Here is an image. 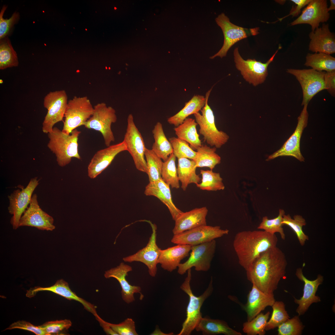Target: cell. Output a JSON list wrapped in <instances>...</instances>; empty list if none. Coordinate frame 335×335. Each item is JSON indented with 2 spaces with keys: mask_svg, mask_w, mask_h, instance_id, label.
Instances as JSON below:
<instances>
[{
  "mask_svg": "<svg viewBox=\"0 0 335 335\" xmlns=\"http://www.w3.org/2000/svg\"><path fill=\"white\" fill-rule=\"evenodd\" d=\"M287 261L277 246L262 253L246 271L248 279L266 293H273L285 276Z\"/></svg>",
  "mask_w": 335,
  "mask_h": 335,
  "instance_id": "6da1fadb",
  "label": "cell"
},
{
  "mask_svg": "<svg viewBox=\"0 0 335 335\" xmlns=\"http://www.w3.org/2000/svg\"><path fill=\"white\" fill-rule=\"evenodd\" d=\"M278 240L275 234L264 230L239 232L234 237L233 246L239 264L247 270L262 253L276 247Z\"/></svg>",
  "mask_w": 335,
  "mask_h": 335,
  "instance_id": "7a4b0ae2",
  "label": "cell"
},
{
  "mask_svg": "<svg viewBox=\"0 0 335 335\" xmlns=\"http://www.w3.org/2000/svg\"><path fill=\"white\" fill-rule=\"evenodd\" d=\"M81 132L75 129L68 134L54 127L49 133L47 146L55 154L58 165L64 167L70 163L72 158L80 159L78 151V137Z\"/></svg>",
  "mask_w": 335,
  "mask_h": 335,
  "instance_id": "3957f363",
  "label": "cell"
},
{
  "mask_svg": "<svg viewBox=\"0 0 335 335\" xmlns=\"http://www.w3.org/2000/svg\"><path fill=\"white\" fill-rule=\"evenodd\" d=\"M187 275L180 288L189 297L186 310V318L178 335H189L194 330L202 318L201 309L204 301L212 294L213 290L212 279L208 288L201 295L195 296L192 291L190 282L191 279V269L188 270Z\"/></svg>",
  "mask_w": 335,
  "mask_h": 335,
  "instance_id": "277c9868",
  "label": "cell"
},
{
  "mask_svg": "<svg viewBox=\"0 0 335 335\" xmlns=\"http://www.w3.org/2000/svg\"><path fill=\"white\" fill-rule=\"evenodd\" d=\"M211 90L212 89L206 94V102L200 111L201 114L199 112L194 115L199 127V133L203 136L204 141L211 146L218 149L228 142L230 137L225 132L219 130L216 126L213 111L208 104Z\"/></svg>",
  "mask_w": 335,
  "mask_h": 335,
  "instance_id": "5b68a950",
  "label": "cell"
},
{
  "mask_svg": "<svg viewBox=\"0 0 335 335\" xmlns=\"http://www.w3.org/2000/svg\"><path fill=\"white\" fill-rule=\"evenodd\" d=\"M93 109L87 97L74 96L68 102L62 131L69 134L77 127L84 125L92 115Z\"/></svg>",
  "mask_w": 335,
  "mask_h": 335,
  "instance_id": "8992f818",
  "label": "cell"
},
{
  "mask_svg": "<svg viewBox=\"0 0 335 335\" xmlns=\"http://www.w3.org/2000/svg\"><path fill=\"white\" fill-rule=\"evenodd\" d=\"M117 120L115 109L111 106H107L102 102L94 106L92 115L84 126L88 129H92L102 134L105 145L108 147L115 138L111 129V125Z\"/></svg>",
  "mask_w": 335,
  "mask_h": 335,
  "instance_id": "52a82bcc",
  "label": "cell"
},
{
  "mask_svg": "<svg viewBox=\"0 0 335 335\" xmlns=\"http://www.w3.org/2000/svg\"><path fill=\"white\" fill-rule=\"evenodd\" d=\"M278 51L277 50L266 62L263 63L255 59L244 60L239 54L238 48H236L234 51L235 66L246 81L256 86L265 81L268 74V67Z\"/></svg>",
  "mask_w": 335,
  "mask_h": 335,
  "instance_id": "ba28073f",
  "label": "cell"
},
{
  "mask_svg": "<svg viewBox=\"0 0 335 335\" xmlns=\"http://www.w3.org/2000/svg\"><path fill=\"white\" fill-rule=\"evenodd\" d=\"M215 21L222 31L224 41L221 49L210 57L211 59L217 56L222 58L226 56L229 49L235 43L249 36L254 35L258 33V28L248 29L234 24L224 13L219 15L215 19Z\"/></svg>",
  "mask_w": 335,
  "mask_h": 335,
  "instance_id": "9c48e42d",
  "label": "cell"
},
{
  "mask_svg": "<svg viewBox=\"0 0 335 335\" xmlns=\"http://www.w3.org/2000/svg\"><path fill=\"white\" fill-rule=\"evenodd\" d=\"M68 102L67 95L64 90L51 92L45 96L43 105L47 112L42 123L43 132L48 134L55 124L63 120Z\"/></svg>",
  "mask_w": 335,
  "mask_h": 335,
  "instance_id": "30bf717a",
  "label": "cell"
},
{
  "mask_svg": "<svg viewBox=\"0 0 335 335\" xmlns=\"http://www.w3.org/2000/svg\"><path fill=\"white\" fill-rule=\"evenodd\" d=\"M127 124L123 141L128 151L132 156L136 168L139 171L147 172L145 158L146 148L143 138L136 126L132 114H129Z\"/></svg>",
  "mask_w": 335,
  "mask_h": 335,
  "instance_id": "8fae6325",
  "label": "cell"
},
{
  "mask_svg": "<svg viewBox=\"0 0 335 335\" xmlns=\"http://www.w3.org/2000/svg\"><path fill=\"white\" fill-rule=\"evenodd\" d=\"M216 247L215 239L191 246L189 258L184 263L180 264L178 267V273L181 275H184L193 267L197 271H208L210 268Z\"/></svg>",
  "mask_w": 335,
  "mask_h": 335,
  "instance_id": "7c38bea8",
  "label": "cell"
},
{
  "mask_svg": "<svg viewBox=\"0 0 335 335\" xmlns=\"http://www.w3.org/2000/svg\"><path fill=\"white\" fill-rule=\"evenodd\" d=\"M287 72L295 76L300 83L303 92L302 105L308 104L312 98L320 91L325 89L324 82L325 71L312 69H288Z\"/></svg>",
  "mask_w": 335,
  "mask_h": 335,
  "instance_id": "4fadbf2b",
  "label": "cell"
},
{
  "mask_svg": "<svg viewBox=\"0 0 335 335\" xmlns=\"http://www.w3.org/2000/svg\"><path fill=\"white\" fill-rule=\"evenodd\" d=\"M227 229H222L220 226L203 225L174 235L171 242L176 244L191 246L211 241L227 234Z\"/></svg>",
  "mask_w": 335,
  "mask_h": 335,
  "instance_id": "5bb4252c",
  "label": "cell"
},
{
  "mask_svg": "<svg viewBox=\"0 0 335 335\" xmlns=\"http://www.w3.org/2000/svg\"><path fill=\"white\" fill-rule=\"evenodd\" d=\"M39 184L37 177L32 178L27 186L21 190L18 189L14 190L8 196L9 205V212L13 215L10 221L13 229L19 227V223L22 214L24 213L28 204L30 203L32 194Z\"/></svg>",
  "mask_w": 335,
  "mask_h": 335,
  "instance_id": "9a60e30c",
  "label": "cell"
},
{
  "mask_svg": "<svg viewBox=\"0 0 335 335\" xmlns=\"http://www.w3.org/2000/svg\"><path fill=\"white\" fill-rule=\"evenodd\" d=\"M307 105L308 104L304 105L303 109L297 118V124L293 133L279 149L268 157L266 161L279 157L289 156L294 157L301 162L304 161V158L300 150V141L303 131L307 124Z\"/></svg>",
  "mask_w": 335,
  "mask_h": 335,
  "instance_id": "2e32d148",
  "label": "cell"
},
{
  "mask_svg": "<svg viewBox=\"0 0 335 335\" xmlns=\"http://www.w3.org/2000/svg\"><path fill=\"white\" fill-rule=\"evenodd\" d=\"M29 207L25 210L20 220L19 227L28 226L41 230L52 231L55 228L54 219L40 207L37 196H32Z\"/></svg>",
  "mask_w": 335,
  "mask_h": 335,
  "instance_id": "e0dca14e",
  "label": "cell"
},
{
  "mask_svg": "<svg viewBox=\"0 0 335 335\" xmlns=\"http://www.w3.org/2000/svg\"><path fill=\"white\" fill-rule=\"evenodd\" d=\"M152 233L146 246L136 253L124 257L125 262L139 261L148 267L149 275L155 277L157 274V265L161 249L156 243V227L152 225Z\"/></svg>",
  "mask_w": 335,
  "mask_h": 335,
  "instance_id": "ac0fdd59",
  "label": "cell"
},
{
  "mask_svg": "<svg viewBox=\"0 0 335 335\" xmlns=\"http://www.w3.org/2000/svg\"><path fill=\"white\" fill-rule=\"evenodd\" d=\"M329 17L327 0H311L301 14L289 25L308 24L311 26L313 31L319 28L320 23L327 22Z\"/></svg>",
  "mask_w": 335,
  "mask_h": 335,
  "instance_id": "d6986e66",
  "label": "cell"
},
{
  "mask_svg": "<svg viewBox=\"0 0 335 335\" xmlns=\"http://www.w3.org/2000/svg\"><path fill=\"white\" fill-rule=\"evenodd\" d=\"M125 151H127V147L123 141L97 151L88 165V177L92 179L96 177L109 166L117 154Z\"/></svg>",
  "mask_w": 335,
  "mask_h": 335,
  "instance_id": "ffe728a7",
  "label": "cell"
},
{
  "mask_svg": "<svg viewBox=\"0 0 335 335\" xmlns=\"http://www.w3.org/2000/svg\"><path fill=\"white\" fill-rule=\"evenodd\" d=\"M295 274L298 279L304 283L302 297L299 299L294 298V300L298 305L296 312L298 316H300L304 315L312 303L321 301L320 297L316 296V293L319 286L323 281L324 277L319 274L315 280H309L304 275L302 269L301 268L297 269Z\"/></svg>",
  "mask_w": 335,
  "mask_h": 335,
  "instance_id": "44dd1931",
  "label": "cell"
},
{
  "mask_svg": "<svg viewBox=\"0 0 335 335\" xmlns=\"http://www.w3.org/2000/svg\"><path fill=\"white\" fill-rule=\"evenodd\" d=\"M132 270L131 266L121 262L116 267L105 271L104 274L106 278H113L118 281L121 288L122 299L128 304L135 301V293H140L141 299L143 297V296L141 293V287L139 286L131 285L126 279V277L128 273Z\"/></svg>",
  "mask_w": 335,
  "mask_h": 335,
  "instance_id": "7402d4cb",
  "label": "cell"
},
{
  "mask_svg": "<svg viewBox=\"0 0 335 335\" xmlns=\"http://www.w3.org/2000/svg\"><path fill=\"white\" fill-rule=\"evenodd\" d=\"M47 291L54 293L69 300H74L82 304L84 308L93 314L96 317L98 315L96 306L78 296L70 288L68 283L62 279L56 281L55 284L48 287H35L27 290L26 296L31 298L38 292Z\"/></svg>",
  "mask_w": 335,
  "mask_h": 335,
  "instance_id": "603a6c76",
  "label": "cell"
},
{
  "mask_svg": "<svg viewBox=\"0 0 335 335\" xmlns=\"http://www.w3.org/2000/svg\"><path fill=\"white\" fill-rule=\"evenodd\" d=\"M309 37L310 51L329 55L335 52V35L330 30L328 24H323L321 27L312 31Z\"/></svg>",
  "mask_w": 335,
  "mask_h": 335,
  "instance_id": "cb8c5ba5",
  "label": "cell"
},
{
  "mask_svg": "<svg viewBox=\"0 0 335 335\" xmlns=\"http://www.w3.org/2000/svg\"><path fill=\"white\" fill-rule=\"evenodd\" d=\"M275 302L274 293H266L252 284L244 306L247 314V321L252 319L267 307L271 306Z\"/></svg>",
  "mask_w": 335,
  "mask_h": 335,
  "instance_id": "d4e9b609",
  "label": "cell"
},
{
  "mask_svg": "<svg viewBox=\"0 0 335 335\" xmlns=\"http://www.w3.org/2000/svg\"><path fill=\"white\" fill-rule=\"evenodd\" d=\"M208 211L207 207H203L183 212L175 221V224L172 231L173 234L207 225L206 218Z\"/></svg>",
  "mask_w": 335,
  "mask_h": 335,
  "instance_id": "484cf974",
  "label": "cell"
},
{
  "mask_svg": "<svg viewBox=\"0 0 335 335\" xmlns=\"http://www.w3.org/2000/svg\"><path fill=\"white\" fill-rule=\"evenodd\" d=\"M146 196H153L159 199L168 208L172 219L175 221L183 212L173 203L170 186L162 179L149 182L144 191Z\"/></svg>",
  "mask_w": 335,
  "mask_h": 335,
  "instance_id": "4316f807",
  "label": "cell"
},
{
  "mask_svg": "<svg viewBox=\"0 0 335 335\" xmlns=\"http://www.w3.org/2000/svg\"><path fill=\"white\" fill-rule=\"evenodd\" d=\"M191 246L185 244H177L174 246L160 250L158 263L164 270L171 272L177 269L181 261L188 257Z\"/></svg>",
  "mask_w": 335,
  "mask_h": 335,
  "instance_id": "83f0119b",
  "label": "cell"
},
{
  "mask_svg": "<svg viewBox=\"0 0 335 335\" xmlns=\"http://www.w3.org/2000/svg\"><path fill=\"white\" fill-rule=\"evenodd\" d=\"M195 329L201 332L203 335H241L242 334L230 327L227 324L222 320L202 317Z\"/></svg>",
  "mask_w": 335,
  "mask_h": 335,
  "instance_id": "f1b7e54d",
  "label": "cell"
},
{
  "mask_svg": "<svg viewBox=\"0 0 335 335\" xmlns=\"http://www.w3.org/2000/svg\"><path fill=\"white\" fill-rule=\"evenodd\" d=\"M197 125L195 119L187 118L174 128L177 138L187 142L193 149L196 150L202 145L197 132Z\"/></svg>",
  "mask_w": 335,
  "mask_h": 335,
  "instance_id": "f546056e",
  "label": "cell"
},
{
  "mask_svg": "<svg viewBox=\"0 0 335 335\" xmlns=\"http://www.w3.org/2000/svg\"><path fill=\"white\" fill-rule=\"evenodd\" d=\"M206 98L204 96L200 95L194 96L185 103L184 107L181 110L168 118V122L175 127L178 126L189 116L196 114L201 111L204 106Z\"/></svg>",
  "mask_w": 335,
  "mask_h": 335,
  "instance_id": "4dcf8cb0",
  "label": "cell"
},
{
  "mask_svg": "<svg viewBox=\"0 0 335 335\" xmlns=\"http://www.w3.org/2000/svg\"><path fill=\"white\" fill-rule=\"evenodd\" d=\"M196 168L194 160L184 158L178 159L177 173L183 190H186L190 184L196 185L200 182L201 178L196 173Z\"/></svg>",
  "mask_w": 335,
  "mask_h": 335,
  "instance_id": "1f68e13d",
  "label": "cell"
},
{
  "mask_svg": "<svg viewBox=\"0 0 335 335\" xmlns=\"http://www.w3.org/2000/svg\"><path fill=\"white\" fill-rule=\"evenodd\" d=\"M154 142L152 149V151L164 161L173 153L171 143L166 137L162 123L157 122L152 131Z\"/></svg>",
  "mask_w": 335,
  "mask_h": 335,
  "instance_id": "d6a6232c",
  "label": "cell"
},
{
  "mask_svg": "<svg viewBox=\"0 0 335 335\" xmlns=\"http://www.w3.org/2000/svg\"><path fill=\"white\" fill-rule=\"evenodd\" d=\"M217 148L202 145L196 150V156L193 160L197 168L207 167L212 170L215 166L221 162V157L216 152Z\"/></svg>",
  "mask_w": 335,
  "mask_h": 335,
  "instance_id": "836d02e7",
  "label": "cell"
},
{
  "mask_svg": "<svg viewBox=\"0 0 335 335\" xmlns=\"http://www.w3.org/2000/svg\"><path fill=\"white\" fill-rule=\"evenodd\" d=\"M304 65L318 71H335V58L330 55L323 53H308Z\"/></svg>",
  "mask_w": 335,
  "mask_h": 335,
  "instance_id": "e575fe53",
  "label": "cell"
},
{
  "mask_svg": "<svg viewBox=\"0 0 335 335\" xmlns=\"http://www.w3.org/2000/svg\"><path fill=\"white\" fill-rule=\"evenodd\" d=\"M19 62L17 54L7 37L0 39V69L17 66Z\"/></svg>",
  "mask_w": 335,
  "mask_h": 335,
  "instance_id": "d590c367",
  "label": "cell"
},
{
  "mask_svg": "<svg viewBox=\"0 0 335 335\" xmlns=\"http://www.w3.org/2000/svg\"><path fill=\"white\" fill-rule=\"evenodd\" d=\"M200 173L202 176L201 182L196 185L200 190L216 191L224 189L223 179L219 173L214 172L211 170H201Z\"/></svg>",
  "mask_w": 335,
  "mask_h": 335,
  "instance_id": "8d00e7d4",
  "label": "cell"
},
{
  "mask_svg": "<svg viewBox=\"0 0 335 335\" xmlns=\"http://www.w3.org/2000/svg\"><path fill=\"white\" fill-rule=\"evenodd\" d=\"M176 158L175 155L172 153L163 162L161 176L163 180L172 188L178 189L180 185L176 165Z\"/></svg>",
  "mask_w": 335,
  "mask_h": 335,
  "instance_id": "74e56055",
  "label": "cell"
},
{
  "mask_svg": "<svg viewBox=\"0 0 335 335\" xmlns=\"http://www.w3.org/2000/svg\"><path fill=\"white\" fill-rule=\"evenodd\" d=\"M145 157L147 167V172L149 182L161 179V173L163 162L151 150L146 148Z\"/></svg>",
  "mask_w": 335,
  "mask_h": 335,
  "instance_id": "f35d334b",
  "label": "cell"
},
{
  "mask_svg": "<svg viewBox=\"0 0 335 335\" xmlns=\"http://www.w3.org/2000/svg\"><path fill=\"white\" fill-rule=\"evenodd\" d=\"M270 313H261L250 321L243 324V332L248 335H264L266 327Z\"/></svg>",
  "mask_w": 335,
  "mask_h": 335,
  "instance_id": "ab89813d",
  "label": "cell"
},
{
  "mask_svg": "<svg viewBox=\"0 0 335 335\" xmlns=\"http://www.w3.org/2000/svg\"><path fill=\"white\" fill-rule=\"evenodd\" d=\"M282 224L288 226L293 230L301 246H304L306 241L309 239L308 236L303 231L302 227L306 225V222L301 215H295L292 218L289 214H285L283 217Z\"/></svg>",
  "mask_w": 335,
  "mask_h": 335,
  "instance_id": "60d3db41",
  "label": "cell"
},
{
  "mask_svg": "<svg viewBox=\"0 0 335 335\" xmlns=\"http://www.w3.org/2000/svg\"><path fill=\"white\" fill-rule=\"evenodd\" d=\"M285 213L284 210L279 209L278 215L275 218L269 219L267 216L264 217L257 229L263 230L272 234L278 233L281 239L285 240V235L282 227L283 225L282 224L283 217Z\"/></svg>",
  "mask_w": 335,
  "mask_h": 335,
  "instance_id": "b9f144b4",
  "label": "cell"
},
{
  "mask_svg": "<svg viewBox=\"0 0 335 335\" xmlns=\"http://www.w3.org/2000/svg\"><path fill=\"white\" fill-rule=\"evenodd\" d=\"M271 307L272 313L270 318L267 323L266 331L278 327L290 318L285 310V305L283 302L275 301Z\"/></svg>",
  "mask_w": 335,
  "mask_h": 335,
  "instance_id": "7bdbcfd3",
  "label": "cell"
},
{
  "mask_svg": "<svg viewBox=\"0 0 335 335\" xmlns=\"http://www.w3.org/2000/svg\"><path fill=\"white\" fill-rule=\"evenodd\" d=\"M168 140L173 148V153L178 159L184 158L194 159L196 152L189 146L188 143L175 137H171Z\"/></svg>",
  "mask_w": 335,
  "mask_h": 335,
  "instance_id": "ee69618b",
  "label": "cell"
},
{
  "mask_svg": "<svg viewBox=\"0 0 335 335\" xmlns=\"http://www.w3.org/2000/svg\"><path fill=\"white\" fill-rule=\"evenodd\" d=\"M279 335H300L304 329L299 316L289 319L278 327Z\"/></svg>",
  "mask_w": 335,
  "mask_h": 335,
  "instance_id": "f6af8a7d",
  "label": "cell"
},
{
  "mask_svg": "<svg viewBox=\"0 0 335 335\" xmlns=\"http://www.w3.org/2000/svg\"><path fill=\"white\" fill-rule=\"evenodd\" d=\"M72 323L69 319L56 320L46 322L39 326L46 332L47 335L58 334L63 330L68 329Z\"/></svg>",
  "mask_w": 335,
  "mask_h": 335,
  "instance_id": "bcb514c9",
  "label": "cell"
},
{
  "mask_svg": "<svg viewBox=\"0 0 335 335\" xmlns=\"http://www.w3.org/2000/svg\"><path fill=\"white\" fill-rule=\"evenodd\" d=\"M7 7V6L4 5L0 13V39L6 37L14 25L18 21L20 17L19 13L15 12L9 19L3 18V16Z\"/></svg>",
  "mask_w": 335,
  "mask_h": 335,
  "instance_id": "7dc6e473",
  "label": "cell"
},
{
  "mask_svg": "<svg viewBox=\"0 0 335 335\" xmlns=\"http://www.w3.org/2000/svg\"><path fill=\"white\" fill-rule=\"evenodd\" d=\"M107 324L118 335H137L134 321L127 318L118 324H113L107 322Z\"/></svg>",
  "mask_w": 335,
  "mask_h": 335,
  "instance_id": "c3c4849f",
  "label": "cell"
},
{
  "mask_svg": "<svg viewBox=\"0 0 335 335\" xmlns=\"http://www.w3.org/2000/svg\"><path fill=\"white\" fill-rule=\"evenodd\" d=\"M20 329L31 332L37 335H47L45 331L39 326H35L28 322L19 320L11 324L5 330Z\"/></svg>",
  "mask_w": 335,
  "mask_h": 335,
  "instance_id": "681fc988",
  "label": "cell"
},
{
  "mask_svg": "<svg viewBox=\"0 0 335 335\" xmlns=\"http://www.w3.org/2000/svg\"><path fill=\"white\" fill-rule=\"evenodd\" d=\"M325 89L333 96L335 94V71L325 72L324 76Z\"/></svg>",
  "mask_w": 335,
  "mask_h": 335,
  "instance_id": "f907efd6",
  "label": "cell"
},
{
  "mask_svg": "<svg viewBox=\"0 0 335 335\" xmlns=\"http://www.w3.org/2000/svg\"><path fill=\"white\" fill-rule=\"evenodd\" d=\"M290 1L295 3L296 6L294 7H293L288 14L282 18H279L278 20L281 21L283 19L290 16H292L293 17L298 16L301 12V9L305 6L307 5L311 0H291Z\"/></svg>",
  "mask_w": 335,
  "mask_h": 335,
  "instance_id": "816d5d0a",
  "label": "cell"
},
{
  "mask_svg": "<svg viewBox=\"0 0 335 335\" xmlns=\"http://www.w3.org/2000/svg\"><path fill=\"white\" fill-rule=\"evenodd\" d=\"M106 333L108 335H118L107 324V322L101 319L99 315L96 318Z\"/></svg>",
  "mask_w": 335,
  "mask_h": 335,
  "instance_id": "f5cc1de1",
  "label": "cell"
},
{
  "mask_svg": "<svg viewBox=\"0 0 335 335\" xmlns=\"http://www.w3.org/2000/svg\"><path fill=\"white\" fill-rule=\"evenodd\" d=\"M173 333H165L162 331L159 328H156L155 331L152 333V335H169L173 334Z\"/></svg>",
  "mask_w": 335,
  "mask_h": 335,
  "instance_id": "db71d44e",
  "label": "cell"
},
{
  "mask_svg": "<svg viewBox=\"0 0 335 335\" xmlns=\"http://www.w3.org/2000/svg\"><path fill=\"white\" fill-rule=\"evenodd\" d=\"M330 5L329 8H328V11L331 10H334L335 9V0H330Z\"/></svg>",
  "mask_w": 335,
  "mask_h": 335,
  "instance_id": "11a10c76",
  "label": "cell"
},
{
  "mask_svg": "<svg viewBox=\"0 0 335 335\" xmlns=\"http://www.w3.org/2000/svg\"><path fill=\"white\" fill-rule=\"evenodd\" d=\"M117 9V8H116V7H114V9Z\"/></svg>",
  "mask_w": 335,
  "mask_h": 335,
  "instance_id": "9f6ffc18",
  "label": "cell"
}]
</instances>
